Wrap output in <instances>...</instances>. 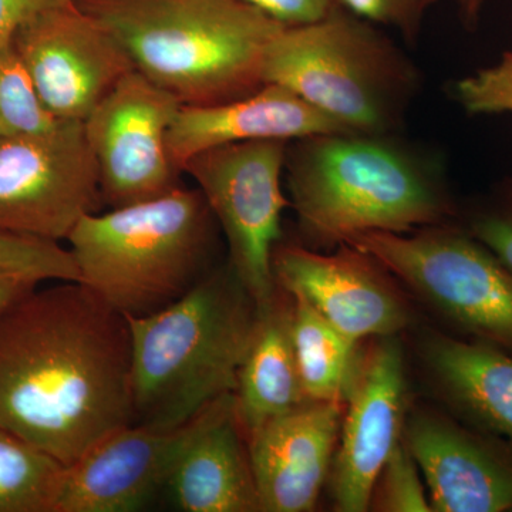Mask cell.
<instances>
[{"mask_svg": "<svg viewBox=\"0 0 512 512\" xmlns=\"http://www.w3.org/2000/svg\"><path fill=\"white\" fill-rule=\"evenodd\" d=\"M130 423L127 318L80 282L0 313V427L69 467Z\"/></svg>", "mask_w": 512, "mask_h": 512, "instance_id": "cell-1", "label": "cell"}, {"mask_svg": "<svg viewBox=\"0 0 512 512\" xmlns=\"http://www.w3.org/2000/svg\"><path fill=\"white\" fill-rule=\"evenodd\" d=\"M285 170L309 248L339 247L366 232L409 234L457 217L441 160L396 133L298 138Z\"/></svg>", "mask_w": 512, "mask_h": 512, "instance_id": "cell-2", "label": "cell"}, {"mask_svg": "<svg viewBox=\"0 0 512 512\" xmlns=\"http://www.w3.org/2000/svg\"><path fill=\"white\" fill-rule=\"evenodd\" d=\"M256 315L227 261L167 308L127 318L133 423L177 427L234 393Z\"/></svg>", "mask_w": 512, "mask_h": 512, "instance_id": "cell-3", "label": "cell"}, {"mask_svg": "<svg viewBox=\"0 0 512 512\" xmlns=\"http://www.w3.org/2000/svg\"><path fill=\"white\" fill-rule=\"evenodd\" d=\"M119 39L134 69L184 106L264 86L269 43L286 26L244 0H76Z\"/></svg>", "mask_w": 512, "mask_h": 512, "instance_id": "cell-4", "label": "cell"}, {"mask_svg": "<svg viewBox=\"0 0 512 512\" xmlns=\"http://www.w3.org/2000/svg\"><path fill=\"white\" fill-rule=\"evenodd\" d=\"M218 222L200 190L87 214L70 244L80 284L124 318L153 315L200 284L212 266Z\"/></svg>", "mask_w": 512, "mask_h": 512, "instance_id": "cell-5", "label": "cell"}, {"mask_svg": "<svg viewBox=\"0 0 512 512\" xmlns=\"http://www.w3.org/2000/svg\"><path fill=\"white\" fill-rule=\"evenodd\" d=\"M262 82L367 134L397 133L421 86L406 53L342 6L319 22L282 29L266 49Z\"/></svg>", "mask_w": 512, "mask_h": 512, "instance_id": "cell-6", "label": "cell"}, {"mask_svg": "<svg viewBox=\"0 0 512 512\" xmlns=\"http://www.w3.org/2000/svg\"><path fill=\"white\" fill-rule=\"evenodd\" d=\"M346 244L402 279L467 340L512 355V272L463 225L366 232Z\"/></svg>", "mask_w": 512, "mask_h": 512, "instance_id": "cell-7", "label": "cell"}, {"mask_svg": "<svg viewBox=\"0 0 512 512\" xmlns=\"http://www.w3.org/2000/svg\"><path fill=\"white\" fill-rule=\"evenodd\" d=\"M291 141L252 140L202 151L184 165L227 238L228 262L256 303L276 288L272 256L291 202L282 174Z\"/></svg>", "mask_w": 512, "mask_h": 512, "instance_id": "cell-8", "label": "cell"}, {"mask_svg": "<svg viewBox=\"0 0 512 512\" xmlns=\"http://www.w3.org/2000/svg\"><path fill=\"white\" fill-rule=\"evenodd\" d=\"M99 200V168L84 121L0 138V232L67 241Z\"/></svg>", "mask_w": 512, "mask_h": 512, "instance_id": "cell-9", "label": "cell"}, {"mask_svg": "<svg viewBox=\"0 0 512 512\" xmlns=\"http://www.w3.org/2000/svg\"><path fill=\"white\" fill-rule=\"evenodd\" d=\"M181 106L134 69L84 120L99 168L100 198L110 208L154 200L180 187L167 133Z\"/></svg>", "mask_w": 512, "mask_h": 512, "instance_id": "cell-10", "label": "cell"}, {"mask_svg": "<svg viewBox=\"0 0 512 512\" xmlns=\"http://www.w3.org/2000/svg\"><path fill=\"white\" fill-rule=\"evenodd\" d=\"M12 45L57 120H86L134 70L119 39L76 0L28 20L13 36Z\"/></svg>", "mask_w": 512, "mask_h": 512, "instance_id": "cell-11", "label": "cell"}, {"mask_svg": "<svg viewBox=\"0 0 512 512\" xmlns=\"http://www.w3.org/2000/svg\"><path fill=\"white\" fill-rule=\"evenodd\" d=\"M406 412L402 345L396 336L376 338L360 353L345 400L329 476L336 511L369 510L377 476L403 441Z\"/></svg>", "mask_w": 512, "mask_h": 512, "instance_id": "cell-12", "label": "cell"}, {"mask_svg": "<svg viewBox=\"0 0 512 512\" xmlns=\"http://www.w3.org/2000/svg\"><path fill=\"white\" fill-rule=\"evenodd\" d=\"M276 284L301 296L343 335L363 339L396 336L409 323L402 296L373 256L339 245L322 254L306 245H276L272 256Z\"/></svg>", "mask_w": 512, "mask_h": 512, "instance_id": "cell-13", "label": "cell"}, {"mask_svg": "<svg viewBox=\"0 0 512 512\" xmlns=\"http://www.w3.org/2000/svg\"><path fill=\"white\" fill-rule=\"evenodd\" d=\"M200 413L177 427L130 423L64 468L55 512H136L165 490Z\"/></svg>", "mask_w": 512, "mask_h": 512, "instance_id": "cell-14", "label": "cell"}, {"mask_svg": "<svg viewBox=\"0 0 512 512\" xmlns=\"http://www.w3.org/2000/svg\"><path fill=\"white\" fill-rule=\"evenodd\" d=\"M436 512H512V444L470 424L417 410L404 424Z\"/></svg>", "mask_w": 512, "mask_h": 512, "instance_id": "cell-15", "label": "cell"}, {"mask_svg": "<svg viewBox=\"0 0 512 512\" xmlns=\"http://www.w3.org/2000/svg\"><path fill=\"white\" fill-rule=\"evenodd\" d=\"M345 403L308 402L248 434L261 512L315 510L338 448Z\"/></svg>", "mask_w": 512, "mask_h": 512, "instance_id": "cell-16", "label": "cell"}, {"mask_svg": "<svg viewBox=\"0 0 512 512\" xmlns=\"http://www.w3.org/2000/svg\"><path fill=\"white\" fill-rule=\"evenodd\" d=\"M352 133L338 121L316 110L291 90L278 84L225 103L181 106L168 128L167 146L178 171L192 157L211 150L252 140H285L315 134Z\"/></svg>", "mask_w": 512, "mask_h": 512, "instance_id": "cell-17", "label": "cell"}, {"mask_svg": "<svg viewBox=\"0 0 512 512\" xmlns=\"http://www.w3.org/2000/svg\"><path fill=\"white\" fill-rule=\"evenodd\" d=\"M165 490L184 512H261L234 393L208 404Z\"/></svg>", "mask_w": 512, "mask_h": 512, "instance_id": "cell-18", "label": "cell"}, {"mask_svg": "<svg viewBox=\"0 0 512 512\" xmlns=\"http://www.w3.org/2000/svg\"><path fill=\"white\" fill-rule=\"evenodd\" d=\"M278 285V284H276ZM293 298L278 285L258 305L254 332L235 387V406L245 434L308 403L292 335Z\"/></svg>", "mask_w": 512, "mask_h": 512, "instance_id": "cell-19", "label": "cell"}, {"mask_svg": "<svg viewBox=\"0 0 512 512\" xmlns=\"http://www.w3.org/2000/svg\"><path fill=\"white\" fill-rule=\"evenodd\" d=\"M424 359L466 423L512 444V355L436 333L424 345Z\"/></svg>", "mask_w": 512, "mask_h": 512, "instance_id": "cell-20", "label": "cell"}, {"mask_svg": "<svg viewBox=\"0 0 512 512\" xmlns=\"http://www.w3.org/2000/svg\"><path fill=\"white\" fill-rule=\"evenodd\" d=\"M292 298L293 345L306 399L345 403L362 353L360 343L330 325L301 296Z\"/></svg>", "mask_w": 512, "mask_h": 512, "instance_id": "cell-21", "label": "cell"}, {"mask_svg": "<svg viewBox=\"0 0 512 512\" xmlns=\"http://www.w3.org/2000/svg\"><path fill=\"white\" fill-rule=\"evenodd\" d=\"M64 468L0 427V512H55Z\"/></svg>", "mask_w": 512, "mask_h": 512, "instance_id": "cell-22", "label": "cell"}, {"mask_svg": "<svg viewBox=\"0 0 512 512\" xmlns=\"http://www.w3.org/2000/svg\"><path fill=\"white\" fill-rule=\"evenodd\" d=\"M12 42L0 46V138L45 133L59 123Z\"/></svg>", "mask_w": 512, "mask_h": 512, "instance_id": "cell-23", "label": "cell"}, {"mask_svg": "<svg viewBox=\"0 0 512 512\" xmlns=\"http://www.w3.org/2000/svg\"><path fill=\"white\" fill-rule=\"evenodd\" d=\"M0 271L33 281L79 282L70 249L59 242L0 232Z\"/></svg>", "mask_w": 512, "mask_h": 512, "instance_id": "cell-24", "label": "cell"}, {"mask_svg": "<svg viewBox=\"0 0 512 512\" xmlns=\"http://www.w3.org/2000/svg\"><path fill=\"white\" fill-rule=\"evenodd\" d=\"M369 510L380 512H430L421 471L404 440L390 457L373 487Z\"/></svg>", "mask_w": 512, "mask_h": 512, "instance_id": "cell-25", "label": "cell"}, {"mask_svg": "<svg viewBox=\"0 0 512 512\" xmlns=\"http://www.w3.org/2000/svg\"><path fill=\"white\" fill-rule=\"evenodd\" d=\"M457 103L471 116L512 113V52L500 62L454 83Z\"/></svg>", "mask_w": 512, "mask_h": 512, "instance_id": "cell-26", "label": "cell"}, {"mask_svg": "<svg viewBox=\"0 0 512 512\" xmlns=\"http://www.w3.org/2000/svg\"><path fill=\"white\" fill-rule=\"evenodd\" d=\"M463 227L512 272V180L497 185L468 212Z\"/></svg>", "mask_w": 512, "mask_h": 512, "instance_id": "cell-27", "label": "cell"}, {"mask_svg": "<svg viewBox=\"0 0 512 512\" xmlns=\"http://www.w3.org/2000/svg\"><path fill=\"white\" fill-rule=\"evenodd\" d=\"M338 3L373 25L399 30L409 45L419 37L427 10L423 0H338Z\"/></svg>", "mask_w": 512, "mask_h": 512, "instance_id": "cell-28", "label": "cell"}, {"mask_svg": "<svg viewBox=\"0 0 512 512\" xmlns=\"http://www.w3.org/2000/svg\"><path fill=\"white\" fill-rule=\"evenodd\" d=\"M286 28L311 25L325 19L336 8L338 0H244Z\"/></svg>", "mask_w": 512, "mask_h": 512, "instance_id": "cell-29", "label": "cell"}, {"mask_svg": "<svg viewBox=\"0 0 512 512\" xmlns=\"http://www.w3.org/2000/svg\"><path fill=\"white\" fill-rule=\"evenodd\" d=\"M70 0H0V46L12 42L20 26L55 6Z\"/></svg>", "mask_w": 512, "mask_h": 512, "instance_id": "cell-30", "label": "cell"}, {"mask_svg": "<svg viewBox=\"0 0 512 512\" xmlns=\"http://www.w3.org/2000/svg\"><path fill=\"white\" fill-rule=\"evenodd\" d=\"M40 282L26 278V276L10 274L0 271V313L10 305L18 302L23 296L35 291Z\"/></svg>", "mask_w": 512, "mask_h": 512, "instance_id": "cell-31", "label": "cell"}, {"mask_svg": "<svg viewBox=\"0 0 512 512\" xmlns=\"http://www.w3.org/2000/svg\"><path fill=\"white\" fill-rule=\"evenodd\" d=\"M423 2L426 8L429 9L431 5L439 2V0H423ZM456 2L464 28L468 30L477 29L487 0H456Z\"/></svg>", "mask_w": 512, "mask_h": 512, "instance_id": "cell-32", "label": "cell"}]
</instances>
